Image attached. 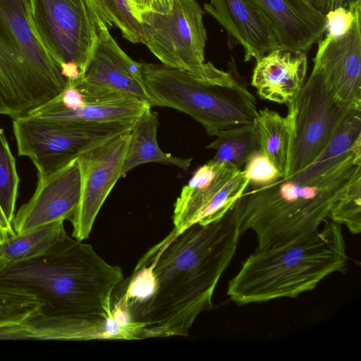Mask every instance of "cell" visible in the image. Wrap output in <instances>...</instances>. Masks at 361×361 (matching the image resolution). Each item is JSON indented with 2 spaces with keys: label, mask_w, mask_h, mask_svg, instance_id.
<instances>
[{
  "label": "cell",
  "mask_w": 361,
  "mask_h": 361,
  "mask_svg": "<svg viewBox=\"0 0 361 361\" xmlns=\"http://www.w3.org/2000/svg\"><path fill=\"white\" fill-rule=\"evenodd\" d=\"M243 234L231 209L222 219L173 228L138 262L151 267L152 297L132 313L145 323L141 339L185 336L200 314L213 307L215 288L237 250Z\"/></svg>",
  "instance_id": "1"
},
{
  "label": "cell",
  "mask_w": 361,
  "mask_h": 361,
  "mask_svg": "<svg viewBox=\"0 0 361 361\" xmlns=\"http://www.w3.org/2000/svg\"><path fill=\"white\" fill-rule=\"evenodd\" d=\"M124 282L119 267L68 234L47 255L0 270V283L35 295L44 304L41 311L66 319L80 341L128 338L112 314Z\"/></svg>",
  "instance_id": "2"
},
{
  "label": "cell",
  "mask_w": 361,
  "mask_h": 361,
  "mask_svg": "<svg viewBox=\"0 0 361 361\" xmlns=\"http://www.w3.org/2000/svg\"><path fill=\"white\" fill-rule=\"evenodd\" d=\"M359 176L361 153L351 151L333 165L314 162L290 177L246 190L231 209L243 233H255L256 249L279 246L319 229Z\"/></svg>",
  "instance_id": "3"
},
{
  "label": "cell",
  "mask_w": 361,
  "mask_h": 361,
  "mask_svg": "<svg viewBox=\"0 0 361 361\" xmlns=\"http://www.w3.org/2000/svg\"><path fill=\"white\" fill-rule=\"evenodd\" d=\"M322 228L284 243L256 249L228 284L238 305L296 298L329 275L344 272L348 257L341 225L325 220Z\"/></svg>",
  "instance_id": "4"
},
{
  "label": "cell",
  "mask_w": 361,
  "mask_h": 361,
  "mask_svg": "<svg viewBox=\"0 0 361 361\" xmlns=\"http://www.w3.org/2000/svg\"><path fill=\"white\" fill-rule=\"evenodd\" d=\"M67 83L33 29L27 0H0V115L25 116Z\"/></svg>",
  "instance_id": "5"
},
{
  "label": "cell",
  "mask_w": 361,
  "mask_h": 361,
  "mask_svg": "<svg viewBox=\"0 0 361 361\" xmlns=\"http://www.w3.org/2000/svg\"><path fill=\"white\" fill-rule=\"evenodd\" d=\"M142 63L151 106L185 113L212 136L256 119L255 97L240 76L233 58L228 63L229 74L219 79L202 78L162 63Z\"/></svg>",
  "instance_id": "6"
},
{
  "label": "cell",
  "mask_w": 361,
  "mask_h": 361,
  "mask_svg": "<svg viewBox=\"0 0 361 361\" xmlns=\"http://www.w3.org/2000/svg\"><path fill=\"white\" fill-rule=\"evenodd\" d=\"M39 39L59 68L73 63L82 78L102 36L114 25L95 0H27Z\"/></svg>",
  "instance_id": "7"
},
{
  "label": "cell",
  "mask_w": 361,
  "mask_h": 361,
  "mask_svg": "<svg viewBox=\"0 0 361 361\" xmlns=\"http://www.w3.org/2000/svg\"><path fill=\"white\" fill-rule=\"evenodd\" d=\"M134 124L61 122L25 115L13 118V131L18 155L31 160L42 180L83 152L131 130Z\"/></svg>",
  "instance_id": "8"
},
{
  "label": "cell",
  "mask_w": 361,
  "mask_h": 361,
  "mask_svg": "<svg viewBox=\"0 0 361 361\" xmlns=\"http://www.w3.org/2000/svg\"><path fill=\"white\" fill-rule=\"evenodd\" d=\"M203 13L196 0H173L167 14L141 13L137 20L142 43L165 66L202 78H223L228 75V71L204 61L207 35Z\"/></svg>",
  "instance_id": "9"
},
{
  "label": "cell",
  "mask_w": 361,
  "mask_h": 361,
  "mask_svg": "<svg viewBox=\"0 0 361 361\" xmlns=\"http://www.w3.org/2000/svg\"><path fill=\"white\" fill-rule=\"evenodd\" d=\"M286 105L290 142L286 178L316 161L343 122L361 110L336 98L314 70L298 96Z\"/></svg>",
  "instance_id": "10"
},
{
  "label": "cell",
  "mask_w": 361,
  "mask_h": 361,
  "mask_svg": "<svg viewBox=\"0 0 361 361\" xmlns=\"http://www.w3.org/2000/svg\"><path fill=\"white\" fill-rule=\"evenodd\" d=\"M249 180L243 170L212 160L193 173L177 197L173 229L180 233L194 224L206 225L222 219L247 190Z\"/></svg>",
  "instance_id": "11"
},
{
  "label": "cell",
  "mask_w": 361,
  "mask_h": 361,
  "mask_svg": "<svg viewBox=\"0 0 361 361\" xmlns=\"http://www.w3.org/2000/svg\"><path fill=\"white\" fill-rule=\"evenodd\" d=\"M131 130L83 152L78 157L80 169V197L70 221L73 238H89L96 217L112 188L121 178V169Z\"/></svg>",
  "instance_id": "12"
},
{
  "label": "cell",
  "mask_w": 361,
  "mask_h": 361,
  "mask_svg": "<svg viewBox=\"0 0 361 361\" xmlns=\"http://www.w3.org/2000/svg\"><path fill=\"white\" fill-rule=\"evenodd\" d=\"M361 16L351 28L334 37L324 34L317 43L312 70L318 72L336 98L361 109Z\"/></svg>",
  "instance_id": "13"
},
{
  "label": "cell",
  "mask_w": 361,
  "mask_h": 361,
  "mask_svg": "<svg viewBox=\"0 0 361 361\" xmlns=\"http://www.w3.org/2000/svg\"><path fill=\"white\" fill-rule=\"evenodd\" d=\"M80 184L78 157L38 180L34 194L14 216L12 226L16 234L56 221H71L79 203Z\"/></svg>",
  "instance_id": "14"
},
{
  "label": "cell",
  "mask_w": 361,
  "mask_h": 361,
  "mask_svg": "<svg viewBox=\"0 0 361 361\" xmlns=\"http://www.w3.org/2000/svg\"><path fill=\"white\" fill-rule=\"evenodd\" d=\"M73 85L80 90L85 99L79 109L67 110L47 102L27 115L61 122L135 123L152 107L133 95L82 80Z\"/></svg>",
  "instance_id": "15"
},
{
  "label": "cell",
  "mask_w": 361,
  "mask_h": 361,
  "mask_svg": "<svg viewBox=\"0 0 361 361\" xmlns=\"http://www.w3.org/2000/svg\"><path fill=\"white\" fill-rule=\"evenodd\" d=\"M248 1L267 22L281 48L307 54L326 32V15L307 0Z\"/></svg>",
  "instance_id": "16"
},
{
  "label": "cell",
  "mask_w": 361,
  "mask_h": 361,
  "mask_svg": "<svg viewBox=\"0 0 361 361\" xmlns=\"http://www.w3.org/2000/svg\"><path fill=\"white\" fill-rule=\"evenodd\" d=\"M204 9L226 31L230 44L240 45L244 61H257L279 47L271 28L248 0H210Z\"/></svg>",
  "instance_id": "17"
},
{
  "label": "cell",
  "mask_w": 361,
  "mask_h": 361,
  "mask_svg": "<svg viewBox=\"0 0 361 361\" xmlns=\"http://www.w3.org/2000/svg\"><path fill=\"white\" fill-rule=\"evenodd\" d=\"M307 70V54L279 47L256 61L251 85L261 99L287 104L301 90Z\"/></svg>",
  "instance_id": "18"
},
{
  "label": "cell",
  "mask_w": 361,
  "mask_h": 361,
  "mask_svg": "<svg viewBox=\"0 0 361 361\" xmlns=\"http://www.w3.org/2000/svg\"><path fill=\"white\" fill-rule=\"evenodd\" d=\"M82 80L133 95L151 105L142 63L127 55L109 31L97 44Z\"/></svg>",
  "instance_id": "19"
},
{
  "label": "cell",
  "mask_w": 361,
  "mask_h": 361,
  "mask_svg": "<svg viewBox=\"0 0 361 361\" xmlns=\"http://www.w3.org/2000/svg\"><path fill=\"white\" fill-rule=\"evenodd\" d=\"M159 126L157 112L151 109L144 112L131 129V136L121 169V177L137 166L146 163H159L188 170L192 159L175 157L161 149L157 142Z\"/></svg>",
  "instance_id": "20"
},
{
  "label": "cell",
  "mask_w": 361,
  "mask_h": 361,
  "mask_svg": "<svg viewBox=\"0 0 361 361\" xmlns=\"http://www.w3.org/2000/svg\"><path fill=\"white\" fill-rule=\"evenodd\" d=\"M66 235L64 221L60 220L9 236L1 243V270L47 255Z\"/></svg>",
  "instance_id": "21"
},
{
  "label": "cell",
  "mask_w": 361,
  "mask_h": 361,
  "mask_svg": "<svg viewBox=\"0 0 361 361\" xmlns=\"http://www.w3.org/2000/svg\"><path fill=\"white\" fill-rule=\"evenodd\" d=\"M255 123L257 128L259 150L276 166L281 178H286L290 142L288 118L264 108L258 111Z\"/></svg>",
  "instance_id": "22"
},
{
  "label": "cell",
  "mask_w": 361,
  "mask_h": 361,
  "mask_svg": "<svg viewBox=\"0 0 361 361\" xmlns=\"http://www.w3.org/2000/svg\"><path fill=\"white\" fill-rule=\"evenodd\" d=\"M207 149H214L213 161L228 164L240 169L250 157L259 150L255 121L219 132Z\"/></svg>",
  "instance_id": "23"
},
{
  "label": "cell",
  "mask_w": 361,
  "mask_h": 361,
  "mask_svg": "<svg viewBox=\"0 0 361 361\" xmlns=\"http://www.w3.org/2000/svg\"><path fill=\"white\" fill-rule=\"evenodd\" d=\"M43 305L29 291L0 283V326L20 322L40 311Z\"/></svg>",
  "instance_id": "24"
},
{
  "label": "cell",
  "mask_w": 361,
  "mask_h": 361,
  "mask_svg": "<svg viewBox=\"0 0 361 361\" xmlns=\"http://www.w3.org/2000/svg\"><path fill=\"white\" fill-rule=\"evenodd\" d=\"M19 182L16 159L4 132L0 128V206L11 224L15 216Z\"/></svg>",
  "instance_id": "25"
},
{
  "label": "cell",
  "mask_w": 361,
  "mask_h": 361,
  "mask_svg": "<svg viewBox=\"0 0 361 361\" xmlns=\"http://www.w3.org/2000/svg\"><path fill=\"white\" fill-rule=\"evenodd\" d=\"M329 218L344 225L353 234L361 231V176L347 188L332 208Z\"/></svg>",
  "instance_id": "26"
},
{
  "label": "cell",
  "mask_w": 361,
  "mask_h": 361,
  "mask_svg": "<svg viewBox=\"0 0 361 361\" xmlns=\"http://www.w3.org/2000/svg\"><path fill=\"white\" fill-rule=\"evenodd\" d=\"M95 1L121 31L123 38L133 44L142 43V32L139 22L133 14L131 0Z\"/></svg>",
  "instance_id": "27"
},
{
  "label": "cell",
  "mask_w": 361,
  "mask_h": 361,
  "mask_svg": "<svg viewBox=\"0 0 361 361\" xmlns=\"http://www.w3.org/2000/svg\"><path fill=\"white\" fill-rule=\"evenodd\" d=\"M243 171L253 187L266 185L281 178L276 166L260 150L250 157Z\"/></svg>",
  "instance_id": "28"
},
{
  "label": "cell",
  "mask_w": 361,
  "mask_h": 361,
  "mask_svg": "<svg viewBox=\"0 0 361 361\" xmlns=\"http://www.w3.org/2000/svg\"><path fill=\"white\" fill-rule=\"evenodd\" d=\"M361 11L352 12L344 8H338L326 14V34L334 37L345 35L352 27L355 16Z\"/></svg>",
  "instance_id": "29"
},
{
  "label": "cell",
  "mask_w": 361,
  "mask_h": 361,
  "mask_svg": "<svg viewBox=\"0 0 361 361\" xmlns=\"http://www.w3.org/2000/svg\"><path fill=\"white\" fill-rule=\"evenodd\" d=\"M172 4L173 0H131L130 7L137 20L139 15L143 12L167 14L171 10Z\"/></svg>",
  "instance_id": "30"
},
{
  "label": "cell",
  "mask_w": 361,
  "mask_h": 361,
  "mask_svg": "<svg viewBox=\"0 0 361 361\" xmlns=\"http://www.w3.org/2000/svg\"><path fill=\"white\" fill-rule=\"evenodd\" d=\"M315 9L326 15L338 8L352 12L361 11V0H307Z\"/></svg>",
  "instance_id": "31"
},
{
  "label": "cell",
  "mask_w": 361,
  "mask_h": 361,
  "mask_svg": "<svg viewBox=\"0 0 361 361\" xmlns=\"http://www.w3.org/2000/svg\"><path fill=\"white\" fill-rule=\"evenodd\" d=\"M0 226L8 234L9 236L16 235L12 224L6 219L0 206Z\"/></svg>",
  "instance_id": "32"
},
{
  "label": "cell",
  "mask_w": 361,
  "mask_h": 361,
  "mask_svg": "<svg viewBox=\"0 0 361 361\" xmlns=\"http://www.w3.org/2000/svg\"><path fill=\"white\" fill-rule=\"evenodd\" d=\"M9 237L8 234L0 226V243Z\"/></svg>",
  "instance_id": "33"
},
{
  "label": "cell",
  "mask_w": 361,
  "mask_h": 361,
  "mask_svg": "<svg viewBox=\"0 0 361 361\" xmlns=\"http://www.w3.org/2000/svg\"><path fill=\"white\" fill-rule=\"evenodd\" d=\"M0 245H1V243H0ZM0 270H1V267H0Z\"/></svg>",
  "instance_id": "34"
}]
</instances>
